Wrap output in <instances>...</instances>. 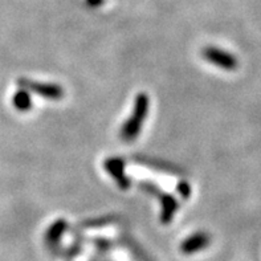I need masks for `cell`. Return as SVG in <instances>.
<instances>
[{"mask_svg":"<svg viewBox=\"0 0 261 261\" xmlns=\"http://www.w3.org/2000/svg\"><path fill=\"white\" fill-rule=\"evenodd\" d=\"M146 110H147V99H146L145 96L138 97L136 110H134V116L123 126L122 137L126 141H132V139L137 137L138 132L141 130V123H142L143 118H145Z\"/></svg>","mask_w":261,"mask_h":261,"instance_id":"obj_1","label":"cell"},{"mask_svg":"<svg viewBox=\"0 0 261 261\" xmlns=\"http://www.w3.org/2000/svg\"><path fill=\"white\" fill-rule=\"evenodd\" d=\"M204 57L208 60L210 63L214 65L222 68L225 70H233L238 68L239 63L233 55L225 52L219 48H214V46H208L204 49Z\"/></svg>","mask_w":261,"mask_h":261,"instance_id":"obj_2","label":"cell"},{"mask_svg":"<svg viewBox=\"0 0 261 261\" xmlns=\"http://www.w3.org/2000/svg\"><path fill=\"white\" fill-rule=\"evenodd\" d=\"M88 2H89V4H92V6H96V4L101 3V0H88Z\"/></svg>","mask_w":261,"mask_h":261,"instance_id":"obj_3","label":"cell"}]
</instances>
